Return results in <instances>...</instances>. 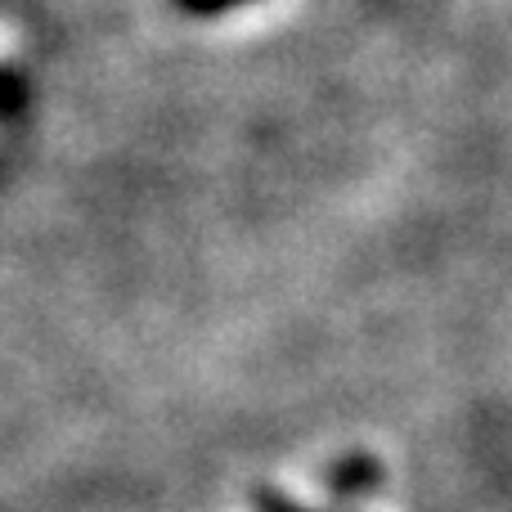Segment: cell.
Here are the masks:
<instances>
[{
  "label": "cell",
  "mask_w": 512,
  "mask_h": 512,
  "mask_svg": "<svg viewBox=\"0 0 512 512\" xmlns=\"http://www.w3.org/2000/svg\"><path fill=\"white\" fill-rule=\"evenodd\" d=\"M0 45H5V32H0Z\"/></svg>",
  "instance_id": "1"
}]
</instances>
